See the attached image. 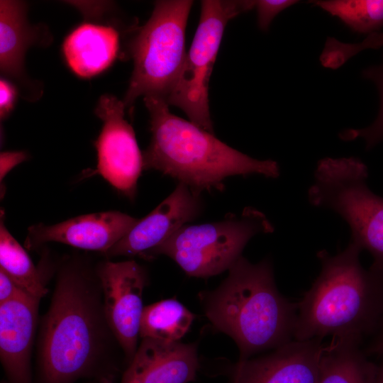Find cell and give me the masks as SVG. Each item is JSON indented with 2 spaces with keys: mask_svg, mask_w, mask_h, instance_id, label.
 <instances>
[{
  "mask_svg": "<svg viewBox=\"0 0 383 383\" xmlns=\"http://www.w3.org/2000/svg\"><path fill=\"white\" fill-rule=\"evenodd\" d=\"M123 350L106 317L96 267L78 256L60 265L36 341L35 383H116ZM126 362V361H125Z\"/></svg>",
  "mask_w": 383,
  "mask_h": 383,
  "instance_id": "obj_1",
  "label": "cell"
},
{
  "mask_svg": "<svg viewBox=\"0 0 383 383\" xmlns=\"http://www.w3.org/2000/svg\"><path fill=\"white\" fill-rule=\"evenodd\" d=\"M362 250L350 241L332 255L318 252L321 272L297 303L294 340L331 336L362 345L383 313V272L365 269Z\"/></svg>",
  "mask_w": 383,
  "mask_h": 383,
  "instance_id": "obj_2",
  "label": "cell"
},
{
  "mask_svg": "<svg viewBox=\"0 0 383 383\" xmlns=\"http://www.w3.org/2000/svg\"><path fill=\"white\" fill-rule=\"evenodd\" d=\"M228 270L218 288L200 296L213 327L237 344L238 362L294 340L297 303L278 291L271 261L241 256Z\"/></svg>",
  "mask_w": 383,
  "mask_h": 383,
  "instance_id": "obj_3",
  "label": "cell"
},
{
  "mask_svg": "<svg viewBox=\"0 0 383 383\" xmlns=\"http://www.w3.org/2000/svg\"><path fill=\"white\" fill-rule=\"evenodd\" d=\"M144 103L152 136L143 155V169L159 171L198 194L221 189L230 176L279 177L276 161L257 160L228 146L213 133L172 113L164 99L145 96Z\"/></svg>",
  "mask_w": 383,
  "mask_h": 383,
  "instance_id": "obj_4",
  "label": "cell"
},
{
  "mask_svg": "<svg viewBox=\"0 0 383 383\" xmlns=\"http://www.w3.org/2000/svg\"><path fill=\"white\" fill-rule=\"evenodd\" d=\"M367 177V167L357 157H325L317 163L308 199L340 216L350 241L372 255L370 267L383 272V196L369 188Z\"/></svg>",
  "mask_w": 383,
  "mask_h": 383,
  "instance_id": "obj_5",
  "label": "cell"
},
{
  "mask_svg": "<svg viewBox=\"0 0 383 383\" xmlns=\"http://www.w3.org/2000/svg\"><path fill=\"white\" fill-rule=\"evenodd\" d=\"M193 1H157L152 15L130 45L133 70L123 101L131 107L138 96L164 99L170 93L187 55L186 27Z\"/></svg>",
  "mask_w": 383,
  "mask_h": 383,
  "instance_id": "obj_6",
  "label": "cell"
},
{
  "mask_svg": "<svg viewBox=\"0 0 383 383\" xmlns=\"http://www.w3.org/2000/svg\"><path fill=\"white\" fill-rule=\"evenodd\" d=\"M266 216L245 208L239 216L199 225H185L147 257L165 255L189 276L208 278L229 270L242 256L248 241L258 233H272Z\"/></svg>",
  "mask_w": 383,
  "mask_h": 383,
  "instance_id": "obj_7",
  "label": "cell"
},
{
  "mask_svg": "<svg viewBox=\"0 0 383 383\" xmlns=\"http://www.w3.org/2000/svg\"><path fill=\"white\" fill-rule=\"evenodd\" d=\"M199 23L181 72L165 99L181 109L190 121L213 133L209 82L228 21L255 8V1L205 0Z\"/></svg>",
  "mask_w": 383,
  "mask_h": 383,
  "instance_id": "obj_8",
  "label": "cell"
},
{
  "mask_svg": "<svg viewBox=\"0 0 383 383\" xmlns=\"http://www.w3.org/2000/svg\"><path fill=\"white\" fill-rule=\"evenodd\" d=\"M125 109L123 101L112 95H103L99 101L95 113L104 124L95 143L97 172L116 189L133 199L143 160L134 131L124 118Z\"/></svg>",
  "mask_w": 383,
  "mask_h": 383,
  "instance_id": "obj_9",
  "label": "cell"
},
{
  "mask_svg": "<svg viewBox=\"0 0 383 383\" xmlns=\"http://www.w3.org/2000/svg\"><path fill=\"white\" fill-rule=\"evenodd\" d=\"M96 267L101 286L105 313L123 350L127 365L138 347L146 273L134 260H105Z\"/></svg>",
  "mask_w": 383,
  "mask_h": 383,
  "instance_id": "obj_10",
  "label": "cell"
},
{
  "mask_svg": "<svg viewBox=\"0 0 383 383\" xmlns=\"http://www.w3.org/2000/svg\"><path fill=\"white\" fill-rule=\"evenodd\" d=\"M201 209L200 194L184 184L179 183L164 201L145 217L138 220L104 255L108 258L135 255L147 257L150 251L197 217Z\"/></svg>",
  "mask_w": 383,
  "mask_h": 383,
  "instance_id": "obj_11",
  "label": "cell"
},
{
  "mask_svg": "<svg viewBox=\"0 0 383 383\" xmlns=\"http://www.w3.org/2000/svg\"><path fill=\"white\" fill-rule=\"evenodd\" d=\"M328 343L293 340L260 357L238 362L233 383H318Z\"/></svg>",
  "mask_w": 383,
  "mask_h": 383,
  "instance_id": "obj_12",
  "label": "cell"
},
{
  "mask_svg": "<svg viewBox=\"0 0 383 383\" xmlns=\"http://www.w3.org/2000/svg\"><path fill=\"white\" fill-rule=\"evenodd\" d=\"M138 220L110 211L82 215L54 225L37 224L29 228L26 245L33 250L43 243L56 242L104 255Z\"/></svg>",
  "mask_w": 383,
  "mask_h": 383,
  "instance_id": "obj_13",
  "label": "cell"
},
{
  "mask_svg": "<svg viewBox=\"0 0 383 383\" xmlns=\"http://www.w3.org/2000/svg\"><path fill=\"white\" fill-rule=\"evenodd\" d=\"M40 301L27 294L0 304V360L8 383H35L31 357Z\"/></svg>",
  "mask_w": 383,
  "mask_h": 383,
  "instance_id": "obj_14",
  "label": "cell"
},
{
  "mask_svg": "<svg viewBox=\"0 0 383 383\" xmlns=\"http://www.w3.org/2000/svg\"><path fill=\"white\" fill-rule=\"evenodd\" d=\"M199 368L195 343L143 338L120 383H189Z\"/></svg>",
  "mask_w": 383,
  "mask_h": 383,
  "instance_id": "obj_15",
  "label": "cell"
},
{
  "mask_svg": "<svg viewBox=\"0 0 383 383\" xmlns=\"http://www.w3.org/2000/svg\"><path fill=\"white\" fill-rule=\"evenodd\" d=\"M118 49V34L112 27L84 23L65 39L63 52L77 75L91 77L107 69Z\"/></svg>",
  "mask_w": 383,
  "mask_h": 383,
  "instance_id": "obj_16",
  "label": "cell"
},
{
  "mask_svg": "<svg viewBox=\"0 0 383 383\" xmlns=\"http://www.w3.org/2000/svg\"><path fill=\"white\" fill-rule=\"evenodd\" d=\"M26 9L21 1H0V69L1 73L13 78L22 76L24 55L34 39L27 23Z\"/></svg>",
  "mask_w": 383,
  "mask_h": 383,
  "instance_id": "obj_17",
  "label": "cell"
},
{
  "mask_svg": "<svg viewBox=\"0 0 383 383\" xmlns=\"http://www.w3.org/2000/svg\"><path fill=\"white\" fill-rule=\"evenodd\" d=\"M360 345L332 338L323 355L318 383H375L376 367Z\"/></svg>",
  "mask_w": 383,
  "mask_h": 383,
  "instance_id": "obj_18",
  "label": "cell"
},
{
  "mask_svg": "<svg viewBox=\"0 0 383 383\" xmlns=\"http://www.w3.org/2000/svg\"><path fill=\"white\" fill-rule=\"evenodd\" d=\"M195 316L182 303L167 299L144 306L140 338L179 342L189 331Z\"/></svg>",
  "mask_w": 383,
  "mask_h": 383,
  "instance_id": "obj_19",
  "label": "cell"
},
{
  "mask_svg": "<svg viewBox=\"0 0 383 383\" xmlns=\"http://www.w3.org/2000/svg\"><path fill=\"white\" fill-rule=\"evenodd\" d=\"M0 270L29 294L41 299L48 290L32 260L8 231L1 217Z\"/></svg>",
  "mask_w": 383,
  "mask_h": 383,
  "instance_id": "obj_20",
  "label": "cell"
},
{
  "mask_svg": "<svg viewBox=\"0 0 383 383\" xmlns=\"http://www.w3.org/2000/svg\"><path fill=\"white\" fill-rule=\"evenodd\" d=\"M311 3L338 17L357 33L369 35L383 26V0H318Z\"/></svg>",
  "mask_w": 383,
  "mask_h": 383,
  "instance_id": "obj_21",
  "label": "cell"
},
{
  "mask_svg": "<svg viewBox=\"0 0 383 383\" xmlns=\"http://www.w3.org/2000/svg\"><path fill=\"white\" fill-rule=\"evenodd\" d=\"M363 78L372 82L379 96V109L375 120L363 128H351L342 131L339 136L343 140L350 141L362 138L366 150H371L383 143V58L382 62L362 71Z\"/></svg>",
  "mask_w": 383,
  "mask_h": 383,
  "instance_id": "obj_22",
  "label": "cell"
},
{
  "mask_svg": "<svg viewBox=\"0 0 383 383\" xmlns=\"http://www.w3.org/2000/svg\"><path fill=\"white\" fill-rule=\"evenodd\" d=\"M383 47V32L378 31L367 35L361 42L356 43H343L334 38H328L320 56L323 67L337 69L349 59L367 49Z\"/></svg>",
  "mask_w": 383,
  "mask_h": 383,
  "instance_id": "obj_23",
  "label": "cell"
},
{
  "mask_svg": "<svg viewBox=\"0 0 383 383\" xmlns=\"http://www.w3.org/2000/svg\"><path fill=\"white\" fill-rule=\"evenodd\" d=\"M299 2L296 0L255 1L259 28L263 31H267L271 22L279 13Z\"/></svg>",
  "mask_w": 383,
  "mask_h": 383,
  "instance_id": "obj_24",
  "label": "cell"
},
{
  "mask_svg": "<svg viewBox=\"0 0 383 383\" xmlns=\"http://www.w3.org/2000/svg\"><path fill=\"white\" fill-rule=\"evenodd\" d=\"M27 294L28 293L0 270V304L16 299Z\"/></svg>",
  "mask_w": 383,
  "mask_h": 383,
  "instance_id": "obj_25",
  "label": "cell"
},
{
  "mask_svg": "<svg viewBox=\"0 0 383 383\" xmlns=\"http://www.w3.org/2000/svg\"><path fill=\"white\" fill-rule=\"evenodd\" d=\"M16 91L14 87L5 79L0 80V116H8L13 107Z\"/></svg>",
  "mask_w": 383,
  "mask_h": 383,
  "instance_id": "obj_26",
  "label": "cell"
},
{
  "mask_svg": "<svg viewBox=\"0 0 383 383\" xmlns=\"http://www.w3.org/2000/svg\"><path fill=\"white\" fill-rule=\"evenodd\" d=\"M27 158L24 152H3L0 155V179L3 180L7 173L15 166Z\"/></svg>",
  "mask_w": 383,
  "mask_h": 383,
  "instance_id": "obj_27",
  "label": "cell"
},
{
  "mask_svg": "<svg viewBox=\"0 0 383 383\" xmlns=\"http://www.w3.org/2000/svg\"><path fill=\"white\" fill-rule=\"evenodd\" d=\"M367 345L362 350L366 356L377 355H383V313L379 321V323L373 333L370 337Z\"/></svg>",
  "mask_w": 383,
  "mask_h": 383,
  "instance_id": "obj_28",
  "label": "cell"
},
{
  "mask_svg": "<svg viewBox=\"0 0 383 383\" xmlns=\"http://www.w3.org/2000/svg\"><path fill=\"white\" fill-rule=\"evenodd\" d=\"M381 357H382V360L376 367L375 383H383V355Z\"/></svg>",
  "mask_w": 383,
  "mask_h": 383,
  "instance_id": "obj_29",
  "label": "cell"
},
{
  "mask_svg": "<svg viewBox=\"0 0 383 383\" xmlns=\"http://www.w3.org/2000/svg\"><path fill=\"white\" fill-rule=\"evenodd\" d=\"M88 383H94V382H89Z\"/></svg>",
  "mask_w": 383,
  "mask_h": 383,
  "instance_id": "obj_30",
  "label": "cell"
}]
</instances>
